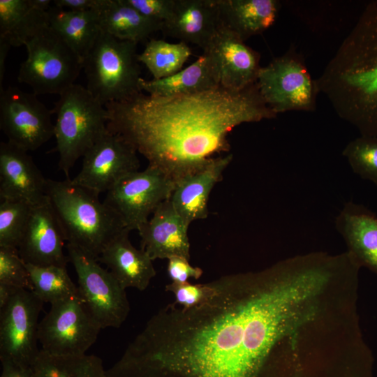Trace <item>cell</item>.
<instances>
[{
  "mask_svg": "<svg viewBox=\"0 0 377 377\" xmlns=\"http://www.w3.org/2000/svg\"><path fill=\"white\" fill-rule=\"evenodd\" d=\"M213 295L188 309L167 305L126 348L148 376L254 377L276 342L302 317L297 279L269 270L212 281Z\"/></svg>",
  "mask_w": 377,
  "mask_h": 377,
  "instance_id": "1",
  "label": "cell"
},
{
  "mask_svg": "<svg viewBox=\"0 0 377 377\" xmlns=\"http://www.w3.org/2000/svg\"><path fill=\"white\" fill-rule=\"evenodd\" d=\"M108 128L130 143L175 183L229 152L228 134L244 124L276 117L257 82L242 90L219 87L196 94L140 92L105 105Z\"/></svg>",
  "mask_w": 377,
  "mask_h": 377,
  "instance_id": "2",
  "label": "cell"
},
{
  "mask_svg": "<svg viewBox=\"0 0 377 377\" xmlns=\"http://www.w3.org/2000/svg\"><path fill=\"white\" fill-rule=\"evenodd\" d=\"M315 82L339 117L360 135L377 136V1L364 8Z\"/></svg>",
  "mask_w": 377,
  "mask_h": 377,
  "instance_id": "3",
  "label": "cell"
},
{
  "mask_svg": "<svg viewBox=\"0 0 377 377\" xmlns=\"http://www.w3.org/2000/svg\"><path fill=\"white\" fill-rule=\"evenodd\" d=\"M99 194L71 179H47V197L62 227L67 243L98 259L107 244L126 230L121 219L101 202Z\"/></svg>",
  "mask_w": 377,
  "mask_h": 377,
  "instance_id": "4",
  "label": "cell"
},
{
  "mask_svg": "<svg viewBox=\"0 0 377 377\" xmlns=\"http://www.w3.org/2000/svg\"><path fill=\"white\" fill-rule=\"evenodd\" d=\"M59 96L51 110L56 116L54 151L59 154V170L69 179L76 161L108 130V110L80 84Z\"/></svg>",
  "mask_w": 377,
  "mask_h": 377,
  "instance_id": "5",
  "label": "cell"
},
{
  "mask_svg": "<svg viewBox=\"0 0 377 377\" xmlns=\"http://www.w3.org/2000/svg\"><path fill=\"white\" fill-rule=\"evenodd\" d=\"M137 45L101 31L85 57V87L103 105L142 92Z\"/></svg>",
  "mask_w": 377,
  "mask_h": 377,
  "instance_id": "6",
  "label": "cell"
},
{
  "mask_svg": "<svg viewBox=\"0 0 377 377\" xmlns=\"http://www.w3.org/2000/svg\"><path fill=\"white\" fill-rule=\"evenodd\" d=\"M24 46L27 57L19 69V82L29 85L36 95H60L75 84L83 61L49 24Z\"/></svg>",
  "mask_w": 377,
  "mask_h": 377,
  "instance_id": "7",
  "label": "cell"
},
{
  "mask_svg": "<svg viewBox=\"0 0 377 377\" xmlns=\"http://www.w3.org/2000/svg\"><path fill=\"white\" fill-rule=\"evenodd\" d=\"M66 249L77 276L80 295L94 319L101 329L119 327L130 311L126 289L91 254L69 243Z\"/></svg>",
  "mask_w": 377,
  "mask_h": 377,
  "instance_id": "8",
  "label": "cell"
},
{
  "mask_svg": "<svg viewBox=\"0 0 377 377\" xmlns=\"http://www.w3.org/2000/svg\"><path fill=\"white\" fill-rule=\"evenodd\" d=\"M101 330L79 296L51 304L39 322L38 339L40 349L50 355H83L96 342Z\"/></svg>",
  "mask_w": 377,
  "mask_h": 377,
  "instance_id": "9",
  "label": "cell"
},
{
  "mask_svg": "<svg viewBox=\"0 0 377 377\" xmlns=\"http://www.w3.org/2000/svg\"><path fill=\"white\" fill-rule=\"evenodd\" d=\"M175 185L162 170L148 165L118 181L106 192L103 202L117 214L127 230H138L156 209L170 199Z\"/></svg>",
  "mask_w": 377,
  "mask_h": 377,
  "instance_id": "10",
  "label": "cell"
},
{
  "mask_svg": "<svg viewBox=\"0 0 377 377\" xmlns=\"http://www.w3.org/2000/svg\"><path fill=\"white\" fill-rule=\"evenodd\" d=\"M257 84L263 100L276 114L314 108L316 82L295 54L287 53L260 67Z\"/></svg>",
  "mask_w": 377,
  "mask_h": 377,
  "instance_id": "11",
  "label": "cell"
},
{
  "mask_svg": "<svg viewBox=\"0 0 377 377\" xmlns=\"http://www.w3.org/2000/svg\"><path fill=\"white\" fill-rule=\"evenodd\" d=\"M42 302L28 289H19L0 309V360L31 367L40 349L37 343Z\"/></svg>",
  "mask_w": 377,
  "mask_h": 377,
  "instance_id": "12",
  "label": "cell"
},
{
  "mask_svg": "<svg viewBox=\"0 0 377 377\" xmlns=\"http://www.w3.org/2000/svg\"><path fill=\"white\" fill-rule=\"evenodd\" d=\"M52 110L34 93L17 87L0 90V128L10 143L34 151L54 137Z\"/></svg>",
  "mask_w": 377,
  "mask_h": 377,
  "instance_id": "13",
  "label": "cell"
},
{
  "mask_svg": "<svg viewBox=\"0 0 377 377\" xmlns=\"http://www.w3.org/2000/svg\"><path fill=\"white\" fill-rule=\"evenodd\" d=\"M135 148L108 130L84 154L82 168L71 181L100 194L108 191L129 173L139 170Z\"/></svg>",
  "mask_w": 377,
  "mask_h": 377,
  "instance_id": "14",
  "label": "cell"
},
{
  "mask_svg": "<svg viewBox=\"0 0 377 377\" xmlns=\"http://www.w3.org/2000/svg\"><path fill=\"white\" fill-rule=\"evenodd\" d=\"M203 52L212 60L220 87L239 91L257 82L259 54L225 27H220Z\"/></svg>",
  "mask_w": 377,
  "mask_h": 377,
  "instance_id": "15",
  "label": "cell"
},
{
  "mask_svg": "<svg viewBox=\"0 0 377 377\" xmlns=\"http://www.w3.org/2000/svg\"><path fill=\"white\" fill-rule=\"evenodd\" d=\"M66 237L48 199L32 207L18 253L27 264L66 267L68 257L64 253Z\"/></svg>",
  "mask_w": 377,
  "mask_h": 377,
  "instance_id": "16",
  "label": "cell"
},
{
  "mask_svg": "<svg viewBox=\"0 0 377 377\" xmlns=\"http://www.w3.org/2000/svg\"><path fill=\"white\" fill-rule=\"evenodd\" d=\"M27 152L8 141L1 142V200H20L32 206L47 200V179Z\"/></svg>",
  "mask_w": 377,
  "mask_h": 377,
  "instance_id": "17",
  "label": "cell"
},
{
  "mask_svg": "<svg viewBox=\"0 0 377 377\" xmlns=\"http://www.w3.org/2000/svg\"><path fill=\"white\" fill-rule=\"evenodd\" d=\"M189 226L177 212L170 199L163 202L138 230L141 249L152 260L181 256L190 259Z\"/></svg>",
  "mask_w": 377,
  "mask_h": 377,
  "instance_id": "18",
  "label": "cell"
},
{
  "mask_svg": "<svg viewBox=\"0 0 377 377\" xmlns=\"http://www.w3.org/2000/svg\"><path fill=\"white\" fill-rule=\"evenodd\" d=\"M228 154L213 158L200 169L187 175L175 183L170 200L186 224L205 219L208 215V201L215 185L232 161Z\"/></svg>",
  "mask_w": 377,
  "mask_h": 377,
  "instance_id": "19",
  "label": "cell"
},
{
  "mask_svg": "<svg viewBox=\"0 0 377 377\" xmlns=\"http://www.w3.org/2000/svg\"><path fill=\"white\" fill-rule=\"evenodd\" d=\"M221 26L216 0H175L172 14L161 31L204 51Z\"/></svg>",
  "mask_w": 377,
  "mask_h": 377,
  "instance_id": "20",
  "label": "cell"
},
{
  "mask_svg": "<svg viewBox=\"0 0 377 377\" xmlns=\"http://www.w3.org/2000/svg\"><path fill=\"white\" fill-rule=\"evenodd\" d=\"M126 229L111 240L98 258L105 264L121 287L142 291L156 275L151 258L142 249H138L129 240Z\"/></svg>",
  "mask_w": 377,
  "mask_h": 377,
  "instance_id": "21",
  "label": "cell"
},
{
  "mask_svg": "<svg viewBox=\"0 0 377 377\" xmlns=\"http://www.w3.org/2000/svg\"><path fill=\"white\" fill-rule=\"evenodd\" d=\"M334 225L353 260L377 271V214L363 205L348 201L336 216Z\"/></svg>",
  "mask_w": 377,
  "mask_h": 377,
  "instance_id": "22",
  "label": "cell"
},
{
  "mask_svg": "<svg viewBox=\"0 0 377 377\" xmlns=\"http://www.w3.org/2000/svg\"><path fill=\"white\" fill-rule=\"evenodd\" d=\"M51 0H0V41L10 47L24 45L49 24Z\"/></svg>",
  "mask_w": 377,
  "mask_h": 377,
  "instance_id": "23",
  "label": "cell"
},
{
  "mask_svg": "<svg viewBox=\"0 0 377 377\" xmlns=\"http://www.w3.org/2000/svg\"><path fill=\"white\" fill-rule=\"evenodd\" d=\"M140 90L154 96H173L202 92L220 87L209 56L205 52L193 63L161 79L140 78Z\"/></svg>",
  "mask_w": 377,
  "mask_h": 377,
  "instance_id": "24",
  "label": "cell"
},
{
  "mask_svg": "<svg viewBox=\"0 0 377 377\" xmlns=\"http://www.w3.org/2000/svg\"><path fill=\"white\" fill-rule=\"evenodd\" d=\"M221 25L244 41L260 34L274 22L276 0H216Z\"/></svg>",
  "mask_w": 377,
  "mask_h": 377,
  "instance_id": "25",
  "label": "cell"
},
{
  "mask_svg": "<svg viewBox=\"0 0 377 377\" xmlns=\"http://www.w3.org/2000/svg\"><path fill=\"white\" fill-rule=\"evenodd\" d=\"M101 31L121 40L143 43L163 24L148 18L126 0H101L97 8Z\"/></svg>",
  "mask_w": 377,
  "mask_h": 377,
  "instance_id": "26",
  "label": "cell"
},
{
  "mask_svg": "<svg viewBox=\"0 0 377 377\" xmlns=\"http://www.w3.org/2000/svg\"><path fill=\"white\" fill-rule=\"evenodd\" d=\"M47 13L50 27L83 61L101 31L97 10L75 11L52 6Z\"/></svg>",
  "mask_w": 377,
  "mask_h": 377,
  "instance_id": "27",
  "label": "cell"
},
{
  "mask_svg": "<svg viewBox=\"0 0 377 377\" xmlns=\"http://www.w3.org/2000/svg\"><path fill=\"white\" fill-rule=\"evenodd\" d=\"M31 369L33 377H107L101 359L96 355L56 356L41 349Z\"/></svg>",
  "mask_w": 377,
  "mask_h": 377,
  "instance_id": "28",
  "label": "cell"
},
{
  "mask_svg": "<svg viewBox=\"0 0 377 377\" xmlns=\"http://www.w3.org/2000/svg\"><path fill=\"white\" fill-rule=\"evenodd\" d=\"M192 52L184 42L170 43L161 39H151L144 50L138 54V61L153 75V79L169 77L182 69Z\"/></svg>",
  "mask_w": 377,
  "mask_h": 377,
  "instance_id": "29",
  "label": "cell"
},
{
  "mask_svg": "<svg viewBox=\"0 0 377 377\" xmlns=\"http://www.w3.org/2000/svg\"><path fill=\"white\" fill-rule=\"evenodd\" d=\"M31 290L44 303L50 304L79 297L78 287L68 274L66 267L36 266L27 264Z\"/></svg>",
  "mask_w": 377,
  "mask_h": 377,
  "instance_id": "30",
  "label": "cell"
},
{
  "mask_svg": "<svg viewBox=\"0 0 377 377\" xmlns=\"http://www.w3.org/2000/svg\"><path fill=\"white\" fill-rule=\"evenodd\" d=\"M342 155L354 173L377 186V136L360 135L351 140Z\"/></svg>",
  "mask_w": 377,
  "mask_h": 377,
  "instance_id": "31",
  "label": "cell"
},
{
  "mask_svg": "<svg viewBox=\"0 0 377 377\" xmlns=\"http://www.w3.org/2000/svg\"><path fill=\"white\" fill-rule=\"evenodd\" d=\"M32 207L23 201L1 200L0 246L17 248Z\"/></svg>",
  "mask_w": 377,
  "mask_h": 377,
  "instance_id": "32",
  "label": "cell"
},
{
  "mask_svg": "<svg viewBox=\"0 0 377 377\" xmlns=\"http://www.w3.org/2000/svg\"><path fill=\"white\" fill-rule=\"evenodd\" d=\"M0 283L31 290L26 263L17 248L0 246Z\"/></svg>",
  "mask_w": 377,
  "mask_h": 377,
  "instance_id": "33",
  "label": "cell"
},
{
  "mask_svg": "<svg viewBox=\"0 0 377 377\" xmlns=\"http://www.w3.org/2000/svg\"><path fill=\"white\" fill-rule=\"evenodd\" d=\"M165 290L174 295L175 304L188 309L209 300L214 293V286L212 282L205 284L171 282L165 286Z\"/></svg>",
  "mask_w": 377,
  "mask_h": 377,
  "instance_id": "34",
  "label": "cell"
},
{
  "mask_svg": "<svg viewBox=\"0 0 377 377\" xmlns=\"http://www.w3.org/2000/svg\"><path fill=\"white\" fill-rule=\"evenodd\" d=\"M145 17L162 24L172 14L175 0H126Z\"/></svg>",
  "mask_w": 377,
  "mask_h": 377,
  "instance_id": "35",
  "label": "cell"
},
{
  "mask_svg": "<svg viewBox=\"0 0 377 377\" xmlns=\"http://www.w3.org/2000/svg\"><path fill=\"white\" fill-rule=\"evenodd\" d=\"M188 260L181 256H173L168 259L167 271L172 282L185 283L190 279H198L202 275V269L192 266Z\"/></svg>",
  "mask_w": 377,
  "mask_h": 377,
  "instance_id": "36",
  "label": "cell"
},
{
  "mask_svg": "<svg viewBox=\"0 0 377 377\" xmlns=\"http://www.w3.org/2000/svg\"><path fill=\"white\" fill-rule=\"evenodd\" d=\"M101 0H53L52 4L59 8L84 11L96 10L100 6Z\"/></svg>",
  "mask_w": 377,
  "mask_h": 377,
  "instance_id": "37",
  "label": "cell"
},
{
  "mask_svg": "<svg viewBox=\"0 0 377 377\" xmlns=\"http://www.w3.org/2000/svg\"><path fill=\"white\" fill-rule=\"evenodd\" d=\"M1 377H33L31 367L22 366L9 361L1 362Z\"/></svg>",
  "mask_w": 377,
  "mask_h": 377,
  "instance_id": "38",
  "label": "cell"
},
{
  "mask_svg": "<svg viewBox=\"0 0 377 377\" xmlns=\"http://www.w3.org/2000/svg\"><path fill=\"white\" fill-rule=\"evenodd\" d=\"M18 288L0 283V309H3L10 300Z\"/></svg>",
  "mask_w": 377,
  "mask_h": 377,
  "instance_id": "39",
  "label": "cell"
},
{
  "mask_svg": "<svg viewBox=\"0 0 377 377\" xmlns=\"http://www.w3.org/2000/svg\"><path fill=\"white\" fill-rule=\"evenodd\" d=\"M10 47L4 42L0 41V90L3 89L2 82L5 73V64Z\"/></svg>",
  "mask_w": 377,
  "mask_h": 377,
  "instance_id": "40",
  "label": "cell"
}]
</instances>
